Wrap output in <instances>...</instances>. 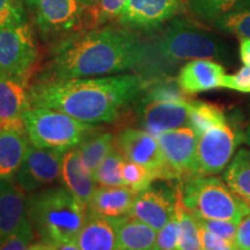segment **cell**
<instances>
[{
  "mask_svg": "<svg viewBox=\"0 0 250 250\" xmlns=\"http://www.w3.org/2000/svg\"><path fill=\"white\" fill-rule=\"evenodd\" d=\"M186 208L197 218L241 223L250 208L225 181L212 176H193L182 188Z\"/></svg>",
  "mask_w": 250,
  "mask_h": 250,
  "instance_id": "cell-6",
  "label": "cell"
},
{
  "mask_svg": "<svg viewBox=\"0 0 250 250\" xmlns=\"http://www.w3.org/2000/svg\"><path fill=\"white\" fill-rule=\"evenodd\" d=\"M234 245L237 250H250V213L247 214L239 224Z\"/></svg>",
  "mask_w": 250,
  "mask_h": 250,
  "instance_id": "cell-39",
  "label": "cell"
},
{
  "mask_svg": "<svg viewBox=\"0 0 250 250\" xmlns=\"http://www.w3.org/2000/svg\"><path fill=\"white\" fill-rule=\"evenodd\" d=\"M23 124L30 144L41 148L66 152L77 147L96 130L65 112L44 107H30L23 115Z\"/></svg>",
  "mask_w": 250,
  "mask_h": 250,
  "instance_id": "cell-4",
  "label": "cell"
},
{
  "mask_svg": "<svg viewBox=\"0 0 250 250\" xmlns=\"http://www.w3.org/2000/svg\"><path fill=\"white\" fill-rule=\"evenodd\" d=\"M57 250H80L79 246H78L77 240L76 241H70L66 243H62V245L57 247Z\"/></svg>",
  "mask_w": 250,
  "mask_h": 250,
  "instance_id": "cell-42",
  "label": "cell"
},
{
  "mask_svg": "<svg viewBox=\"0 0 250 250\" xmlns=\"http://www.w3.org/2000/svg\"><path fill=\"white\" fill-rule=\"evenodd\" d=\"M242 140H243V143H246L247 145L250 146V118H249L248 123H247L245 132H243V134H242Z\"/></svg>",
  "mask_w": 250,
  "mask_h": 250,
  "instance_id": "cell-43",
  "label": "cell"
},
{
  "mask_svg": "<svg viewBox=\"0 0 250 250\" xmlns=\"http://www.w3.org/2000/svg\"><path fill=\"white\" fill-rule=\"evenodd\" d=\"M224 181L250 208V149L237 151L225 169Z\"/></svg>",
  "mask_w": 250,
  "mask_h": 250,
  "instance_id": "cell-24",
  "label": "cell"
},
{
  "mask_svg": "<svg viewBox=\"0 0 250 250\" xmlns=\"http://www.w3.org/2000/svg\"><path fill=\"white\" fill-rule=\"evenodd\" d=\"M62 153L29 144L14 182L26 193H33L62 181Z\"/></svg>",
  "mask_w": 250,
  "mask_h": 250,
  "instance_id": "cell-10",
  "label": "cell"
},
{
  "mask_svg": "<svg viewBox=\"0 0 250 250\" xmlns=\"http://www.w3.org/2000/svg\"><path fill=\"white\" fill-rule=\"evenodd\" d=\"M80 1H83V4H86V5H89V6H93V5H95L96 2L99 1V0H80Z\"/></svg>",
  "mask_w": 250,
  "mask_h": 250,
  "instance_id": "cell-44",
  "label": "cell"
},
{
  "mask_svg": "<svg viewBox=\"0 0 250 250\" xmlns=\"http://www.w3.org/2000/svg\"><path fill=\"white\" fill-rule=\"evenodd\" d=\"M29 144L26 129L0 127V181L12 180L15 176Z\"/></svg>",
  "mask_w": 250,
  "mask_h": 250,
  "instance_id": "cell-20",
  "label": "cell"
},
{
  "mask_svg": "<svg viewBox=\"0 0 250 250\" xmlns=\"http://www.w3.org/2000/svg\"><path fill=\"white\" fill-rule=\"evenodd\" d=\"M114 148L115 134L111 132H93L77 146L81 162L92 174Z\"/></svg>",
  "mask_w": 250,
  "mask_h": 250,
  "instance_id": "cell-25",
  "label": "cell"
},
{
  "mask_svg": "<svg viewBox=\"0 0 250 250\" xmlns=\"http://www.w3.org/2000/svg\"><path fill=\"white\" fill-rule=\"evenodd\" d=\"M127 1L129 0H99L93 5L96 28L109 24L111 21H117Z\"/></svg>",
  "mask_w": 250,
  "mask_h": 250,
  "instance_id": "cell-33",
  "label": "cell"
},
{
  "mask_svg": "<svg viewBox=\"0 0 250 250\" xmlns=\"http://www.w3.org/2000/svg\"><path fill=\"white\" fill-rule=\"evenodd\" d=\"M226 74L223 65L211 59H192L181 68L177 83L187 95L221 88Z\"/></svg>",
  "mask_w": 250,
  "mask_h": 250,
  "instance_id": "cell-18",
  "label": "cell"
},
{
  "mask_svg": "<svg viewBox=\"0 0 250 250\" xmlns=\"http://www.w3.org/2000/svg\"><path fill=\"white\" fill-rule=\"evenodd\" d=\"M27 83L0 74V127L24 129L23 115L31 107Z\"/></svg>",
  "mask_w": 250,
  "mask_h": 250,
  "instance_id": "cell-16",
  "label": "cell"
},
{
  "mask_svg": "<svg viewBox=\"0 0 250 250\" xmlns=\"http://www.w3.org/2000/svg\"><path fill=\"white\" fill-rule=\"evenodd\" d=\"M199 241H201V250H237L233 241H228L215 235L201 225H199Z\"/></svg>",
  "mask_w": 250,
  "mask_h": 250,
  "instance_id": "cell-38",
  "label": "cell"
},
{
  "mask_svg": "<svg viewBox=\"0 0 250 250\" xmlns=\"http://www.w3.org/2000/svg\"><path fill=\"white\" fill-rule=\"evenodd\" d=\"M117 229L115 250H153L156 230L130 215L112 219Z\"/></svg>",
  "mask_w": 250,
  "mask_h": 250,
  "instance_id": "cell-23",
  "label": "cell"
},
{
  "mask_svg": "<svg viewBox=\"0 0 250 250\" xmlns=\"http://www.w3.org/2000/svg\"><path fill=\"white\" fill-rule=\"evenodd\" d=\"M117 229L112 219L88 215L77 237L80 250H115Z\"/></svg>",
  "mask_w": 250,
  "mask_h": 250,
  "instance_id": "cell-22",
  "label": "cell"
},
{
  "mask_svg": "<svg viewBox=\"0 0 250 250\" xmlns=\"http://www.w3.org/2000/svg\"><path fill=\"white\" fill-rule=\"evenodd\" d=\"M171 66L155 44L143 41L133 30L105 24L56 45L39 80L105 77L137 71L151 83L167 78Z\"/></svg>",
  "mask_w": 250,
  "mask_h": 250,
  "instance_id": "cell-1",
  "label": "cell"
},
{
  "mask_svg": "<svg viewBox=\"0 0 250 250\" xmlns=\"http://www.w3.org/2000/svg\"><path fill=\"white\" fill-rule=\"evenodd\" d=\"M192 101L168 100V101H140L139 121L144 130L158 136L166 131L186 126L189 122Z\"/></svg>",
  "mask_w": 250,
  "mask_h": 250,
  "instance_id": "cell-15",
  "label": "cell"
},
{
  "mask_svg": "<svg viewBox=\"0 0 250 250\" xmlns=\"http://www.w3.org/2000/svg\"><path fill=\"white\" fill-rule=\"evenodd\" d=\"M155 137L166 162L176 179L198 176V137L189 125L166 131Z\"/></svg>",
  "mask_w": 250,
  "mask_h": 250,
  "instance_id": "cell-11",
  "label": "cell"
},
{
  "mask_svg": "<svg viewBox=\"0 0 250 250\" xmlns=\"http://www.w3.org/2000/svg\"><path fill=\"white\" fill-rule=\"evenodd\" d=\"M213 27L221 33L250 39V5L219 17L213 21Z\"/></svg>",
  "mask_w": 250,
  "mask_h": 250,
  "instance_id": "cell-30",
  "label": "cell"
},
{
  "mask_svg": "<svg viewBox=\"0 0 250 250\" xmlns=\"http://www.w3.org/2000/svg\"><path fill=\"white\" fill-rule=\"evenodd\" d=\"M115 147L125 160L145 166L156 174L158 180L176 179L166 162L156 137L146 130L123 129L115 136Z\"/></svg>",
  "mask_w": 250,
  "mask_h": 250,
  "instance_id": "cell-9",
  "label": "cell"
},
{
  "mask_svg": "<svg viewBox=\"0 0 250 250\" xmlns=\"http://www.w3.org/2000/svg\"><path fill=\"white\" fill-rule=\"evenodd\" d=\"M35 14L40 35L56 45L96 28L93 6L80 0H24Z\"/></svg>",
  "mask_w": 250,
  "mask_h": 250,
  "instance_id": "cell-5",
  "label": "cell"
},
{
  "mask_svg": "<svg viewBox=\"0 0 250 250\" xmlns=\"http://www.w3.org/2000/svg\"><path fill=\"white\" fill-rule=\"evenodd\" d=\"M175 203L176 189L151 184L137 193L129 215L158 232L174 215Z\"/></svg>",
  "mask_w": 250,
  "mask_h": 250,
  "instance_id": "cell-14",
  "label": "cell"
},
{
  "mask_svg": "<svg viewBox=\"0 0 250 250\" xmlns=\"http://www.w3.org/2000/svg\"><path fill=\"white\" fill-rule=\"evenodd\" d=\"M122 179L125 187L138 193L151 186L153 181L158 180V176L145 166L125 160L122 167Z\"/></svg>",
  "mask_w": 250,
  "mask_h": 250,
  "instance_id": "cell-31",
  "label": "cell"
},
{
  "mask_svg": "<svg viewBox=\"0 0 250 250\" xmlns=\"http://www.w3.org/2000/svg\"><path fill=\"white\" fill-rule=\"evenodd\" d=\"M180 239V224L174 213L170 220L158 230L153 250H177Z\"/></svg>",
  "mask_w": 250,
  "mask_h": 250,
  "instance_id": "cell-34",
  "label": "cell"
},
{
  "mask_svg": "<svg viewBox=\"0 0 250 250\" xmlns=\"http://www.w3.org/2000/svg\"><path fill=\"white\" fill-rule=\"evenodd\" d=\"M24 0H0V29L27 23Z\"/></svg>",
  "mask_w": 250,
  "mask_h": 250,
  "instance_id": "cell-32",
  "label": "cell"
},
{
  "mask_svg": "<svg viewBox=\"0 0 250 250\" xmlns=\"http://www.w3.org/2000/svg\"><path fill=\"white\" fill-rule=\"evenodd\" d=\"M250 5V0H188L187 6L197 18L213 22L221 15Z\"/></svg>",
  "mask_w": 250,
  "mask_h": 250,
  "instance_id": "cell-27",
  "label": "cell"
},
{
  "mask_svg": "<svg viewBox=\"0 0 250 250\" xmlns=\"http://www.w3.org/2000/svg\"><path fill=\"white\" fill-rule=\"evenodd\" d=\"M240 58L245 65H250V39H241Z\"/></svg>",
  "mask_w": 250,
  "mask_h": 250,
  "instance_id": "cell-40",
  "label": "cell"
},
{
  "mask_svg": "<svg viewBox=\"0 0 250 250\" xmlns=\"http://www.w3.org/2000/svg\"><path fill=\"white\" fill-rule=\"evenodd\" d=\"M221 87L236 92L250 93V65H245L234 74H225Z\"/></svg>",
  "mask_w": 250,
  "mask_h": 250,
  "instance_id": "cell-37",
  "label": "cell"
},
{
  "mask_svg": "<svg viewBox=\"0 0 250 250\" xmlns=\"http://www.w3.org/2000/svg\"><path fill=\"white\" fill-rule=\"evenodd\" d=\"M154 44L161 57L171 65L192 59H221L227 52L213 34L181 18L170 21Z\"/></svg>",
  "mask_w": 250,
  "mask_h": 250,
  "instance_id": "cell-7",
  "label": "cell"
},
{
  "mask_svg": "<svg viewBox=\"0 0 250 250\" xmlns=\"http://www.w3.org/2000/svg\"><path fill=\"white\" fill-rule=\"evenodd\" d=\"M62 182L81 203L88 205L98 184L81 162L77 147L62 153Z\"/></svg>",
  "mask_w": 250,
  "mask_h": 250,
  "instance_id": "cell-21",
  "label": "cell"
},
{
  "mask_svg": "<svg viewBox=\"0 0 250 250\" xmlns=\"http://www.w3.org/2000/svg\"><path fill=\"white\" fill-rule=\"evenodd\" d=\"M147 79L138 73L39 80L29 87L31 107L55 109L87 124L111 123L143 95Z\"/></svg>",
  "mask_w": 250,
  "mask_h": 250,
  "instance_id": "cell-2",
  "label": "cell"
},
{
  "mask_svg": "<svg viewBox=\"0 0 250 250\" xmlns=\"http://www.w3.org/2000/svg\"><path fill=\"white\" fill-rule=\"evenodd\" d=\"M175 214L179 219L180 224V239L177 250H201L198 221L184 205L181 186L176 188Z\"/></svg>",
  "mask_w": 250,
  "mask_h": 250,
  "instance_id": "cell-26",
  "label": "cell"
},
{
  "mask_svg": "<svg viewBox=\"0 0 250 250\" xmlns=\"http://www.w3.org/2000/svg\"><path fill=\"white\" fill-rule=\"evenodd\" d=\"M226 122V116L217 105L202 101H192L188 125L195 131L198 138L211 127Z\"/></svg>",
  "mask_w": 250,
  "mask_h": 250,
  "instance_id": "cell-28",
  "label": "cell"
},
{
  "mask_svg": "<svg viewBox=\"0 0 250 250\" xmlns=\"http://www.w3.org/2000/svg\"><path fill=\"white\" fill-rule=\"evenodd\" d=\"M28 218L26 192L13 180L0 181V243L17 233Z\"/></svg>",
  "mask_w": 250,
  "mask_h": 250,
  "instance_id": "cell-17",
  "label": "cell"
},
{
  "mask_svg": "<svg viewBox=\"0 0 250 250\" xmlns=\"http://www.w3.org/2000/svg\"><path fill=\"white\" fill-rule=\"evenodd\" d=\"M34 227L28 218L22 227L0 243V250H27L33 243Z\"/></svg>",
  "mask_w": 250,
  "mask_h": 250,
  "instance_id": "cell-35",
  "label": "cell"
},
{
  "mask_svg": "<svg viewBox=\"0 0 250 250\" xmlns=\"http://www.w3.org/2000/svg\"><path fill=\"white\" fill-rule=\"evenodd\" d=\"M239 138L229 124L208 129L198 138V176H212L226 169Z\"/></svg>",
  "mask_w": 250,
  "mask_h": 250,
  "instance_id": "cell-13",
  "label": "cell"
},
{
  "mask_svg": "<svg viewBox=\"0 0 250 250\" xmlns=\"http://www.w3.org/2000/svg\"><path fill=\"white\" fill-rule=\"evenodd\" d=\"M125 159L115 147L101 165L94 171L93 177L98 187H121L124 186L122 179V167Z\"/></svg>",
  "mask_w": 250,
  "mask_h": 250,
  "instance_id": "cell-29",
  "label": "cell"
},
{
  "mask_svg": "<svg viewBox=\"0 0 250 250\" xmlns=\"http://www.w3.org/2000/svg\"><path fill=\"white\" fill-rule=\"evenodd\" d=\"M137 193L130 188L98 187L87 205L88 215L118 219L130 214Z\"/></svg>",
  "mask_w": 250,
  "mask_h": 250,
  "instance_id": "cell-19",
  "label": "cell"
},
{
  "mask_svg": "<svg viewBox=\"0 0 250 250\" xmlns=\"http://www.w3.org/2000/svg\"><path fill=\"white\" fill-rule=\"evenodd\" d=\"M27 250H57V247L51 243L41 241L36 243H31Z\"/></svg>",
  "mask_w": 250,
  "mask_h": 250,
  "instance_id": "cell-41",
  "label": "cell"
},
{
  "mask_svg": "<svg viewBox=\"0 0 250 250\" xmlns=\"http://www.w3.org/2000/svg\"><path fill=\"white\" fill-rule=\"evenodd\" d=\"M40 50L29 23L0 29V74L29 83Z\"/></svg>",
  "mask_w": 250,
  "mask_h": 250,
  "instance_id": "cell-8",
  "label": "cell"
},
{
  "mask_svg": "<svg viewBox=\"0 0 250 250\" xmlns=\"http://www.w3.org/2000/svg\"><path fill=\"white\" fill-rule=\"evenodd\" d=\"M184 0H129L117 22L133 31H153L182 13Z\"/></svg>",
  "mask_w": 250,
  "mask_h": 250,
  "instance_id": "cell-12",
  "label": "cell"
},
{
  "mask_svg": "<svg viewBox=\"0 0 250 250\" xmlns=\"http://www.w3.org/2000/svg\"><path fill=\"white\" fill-rule=\"evenodd\" d=\"M197 221H198V224L201 225L202 227L210 230L211 233L223 237L225 240H228V241L233 242L234 239H235L237 227H239L240 224L232 220H213V219L203 218H197Z\"/></svg>",
  "mask_w": 250,
  "mask_h": 250,
  "instance_id": "cell-36",
  "label": "cell"
},
{
  "mask_svg": "<svg viewBox=\"0 0 250 250\" xmlns=\"http://www.w3.org/2000/svg\"><path fill=\"white\" fill-rule=\"evenodd\" d=\"M27 211L41 241L56 247L76 241L88 218L87 205L64 186H51L29 193Z\"/></svg>",
  "mask_w": 250,
  "mask_h": 250,
  "instance_id": "cell-3",
  "label": "cell"
}]
</instances>
